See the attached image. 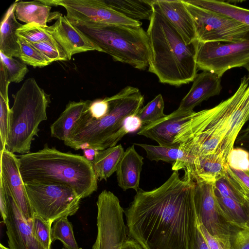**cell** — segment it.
Segmentation results:
<instances>
[{"label":"cell","mask_w":249,"mask_h":249,"mask_svg":"<svg viewBox=\"0 0 249 249\" xmlns=\"http://www.w3.org/2000/svg\"><path fill=\"white\" fill-rule=\"evenodd\" d=\"M107 98L110 105L107 114L94 119L84 112L64 142L66 146L75 150H102L115 146L127 134L123 127L124 120L138 114L143 107V96L137 88L128 86Z\"/></svg>","instance_id":"5b68a950"},{"label":"cell","mask_w":249,"mask_h":249,"mask_svg":"<svg viewBox=\"0 0 249 249\" xmlns=\"http://www.w3.org/2000/svg\"><path fill=\"white\" fill-rule=\"evenodd\" d=\"M164 107V101L162 95L160 94L143 107L137 116L140 119L144 126L165 117L166 115L163 112Z\"/></svg>","instance_id":"1f68e13d"},{"label":"cell","mask_w":249,"mask_h":249,"mask_svg":"<svg viewBox=\"0 0 249 249\" xmlns=\"http://www.w3.org/2000/svg\"><path fill=\"white\" fill-rule=\"evenodd\" d=\"M110 105L107 97L104 99H97L91 101L84 113L89 117L98 119L107 114Z\"/></svg>","instance_id":"f35d334b"},{"label":"cell","mask_w":249,"mask_h":249,"mask_svg":"<svg viewBox=\"0 0 249 249\" xmlns=\"http://www.w3.org/2000/svg\"><path fill=\"white\" fill-rule=\"evenodd\" d=\"M228 164L234 170L249 171V153L242 148L234 147L228 157Z\"/></svg>","instance_id":"8d00e7d4"},{"label":"cell","mask_w":249,"mask_h":249,"mask_svg":"<svg viewBox=\"0 0 249 249\" xmlns=\"http://www.w3.org/2000/svg\"><path fill=\"white\" fill-rule=\"evenodd\" d=\"M195 112L178 108L161 119L143 126L137 134L155 141L159 145L177 147L174 142L176 136Z\"/></svg>","instance_id":"e0dca14e"},{"label":"cell","mask_w":249,"mask_h":249,"mask_svg":"<svg viewBox=\"0 0 249 249\" xmlns=\"http://www.w3.org/2000/svg\"><path fill=\"white\" fill-rule=\"evenodd\" d=\"M44 27L65 51L68 60L73 55L80 53L92 51L102 52L66 16H61L53 24Z\"/></svg>","instance_id":"2e32d148"},{"label":"cell","mask_w":249,"mask_h":249,"mask_svg":"<svg viewBox=\"0 0 249 249\" xmlns=\"http://www.w3.org/2000/svg\"><path fill=\"white\" fill-rule=\"evenodd\" d=\"M124 151L121 144L97 151L92 164L99 180H107L116 172Z\"/></svg>","instance_id":"484cf974"},{"label":"cell","mask_w":249,"mask_h":249,"mask_svg":"<svg viewBox=\"0 0 249 249\" xmlns=\"http://www.w3.org/2000/svg\"><path fill=\"white\" fill-rule=\"evenodd\" d=\"M155 2L187 44L197 40L194 20L183 0H155Z\"/></svg>","instance_id":"d6986e66"},{"label":"cell","mask_w":249,"mask_h":249,"mask_svg":"<svg viewBox=\"0 0 249 249\" xmlns=\"http://www.w3.org/2000/svg\"><path fill=\"white\" fill-rule=\"evenodd\" d=\"M0 63L4 66L11 82L19 83L28 72L25 63L13 57L6 56L0 52Z\"/></svg>","instance_id":"e575fe53"},{"label":"cell","mask_w":249,"mask_h":249,"mask_svg":"<svg viewBox=\"0 0 249 249\" xmlns=\"http://www.w3.org/2000/svg\"><path fill=\"white\" fill-rule=\"evenodd\" d=\"M0 249H10L9 248H7V247L4 246L1 244H0Z\"/></svg>","instance_id":"f5cc1de1"},{"label":"cell","mask_w":249,"mask_h":249,"mask_svg":"<svg viewBox=\"0 0 249 249\" xmlns=\"http://www.w3.org/2000/svg\"><path fill=\"white\" fill-rule=\"evenodd\" d=\"M98 150L93 149H85L83 150L84 156L89 161L92 162L95 158V155Z\"/></svg>","instance_id":"f907efd6"},{"label":"cell","mask_w":249,"mask_h":249,"mask_svg":"<svg viewBox=\"0 0 249 249\" xmlns=\"http://www.w3.org/2000/svg\"><path fill=\"white\" fill-rule=\"evenodd\" d=\"M62 249H67V248H66L65 247L62 248Z\"/></svg>","instance_id":"db71d44e"},{"label":"cell","mask_w":249,"mask_h":249,"mask_svg":"<svg viewBox=\"0 0 249 249\" xmlns=\"http://www.w3.org/2000/svg\"><path fill=\"white\" fill-rule=\"evenodd\" d=\"M16 2L13 3L3 16L0 22V52L9 57L20 58V48L18 42L17 30L22 24L16 19Z\"/></svg>","instance_id":"603a6c76"},{"label":"cell","mask_w":249,"mask_h":249,"mask_svg":"<svg viewBox=\"0 0 249 249\" xmlns=\"http://www.w3.org/2000/svg\"><path fill=\"white\" fill-rule=\"evenodd\" d=\"M10 111L9 101L0 96V151L6 146L9 129Z\"/></svg>","instance_id":"74e56055"},{"label":"cell","mask_w":249,"mask_h":249,"mask_svg":"<svg viewBox=\"0 0 249 249\" xmlns=\"http://www.w3.org/2000/svg\"><path fill=\"white\" fill-rule=\"evenodd\" d=\"M122 249H143L141 245L133 239L128 238L124 242Z\"/></svg>","instance_id":"681fc988"},{"label":"cell","mask_w":249,"mask_h":249,"mask_svg":"<svg viewBox=\"0 0 249 249\" xmlns=\"http://www.w3.org/2000/svg\"><path fill=\"white\" fill-rule=\"evenodd\" d=\"M228 164L216 154L194 157L184 168L195 182L215 183L226 174Z\"/></svg>","instance_id":"ffe728a7"},{"label":"cell","mask_w":249,"mask_h":249,"mask_svg":"<svg viewBox=\"0 0 249 249\" xmlns=\"http://www.w3.org/2000/svg\"><path fill=\"white\" fill-rule=\"evenodd\" d=\"M16 34L30 43L55 41L44 26L34 22L23 24L17 30Z\"/></svg>","instance_id":"4dcf8cb0"},{"label":"cell","mask_w":249,"mask_h":249,"mask_svg":"<svg viewBox=\"0 0 249 249\" xmlns=\"http://www.w3.org/2000/svg\"><path fill=\"white\" fill-rule=\"evenodd\" d=\"M96 205L97 234L92 249H122L129 237L119 198L105 190L98 196Z\"/></svg>","instance_id":"30bf717a"},{"label":"cell","mask_w":249,"mask_h":249,"mask_svg":"<svg viewBox=\"0 0 249 249\" xmlns=\"http://www.w3.org/2000/svg\"><path fill=\"white\" fill-rule=\"evenodd\" d=\"M135 144L144 149L146 152L147 158L149 160L156 161L161 160L173 163L172 170L174 171L183 169L185 165L192 160V158L188 157L178 147L143 143Z\"/></svg>","instance_id":"d4e9b609"},{"label":"cell","mask_w":249,"mask_h":249,"mask_svg":"<svg viewBox=\"0 0 249 249\" xmlns=\"http://www.w3.org/2000/svg\"><path fill=\"white\" fill-rule=\"evenodd\" d=\"M24 181L51 182L71 187L83 199L98 188L92 162L84 156L61 152L47 144L37 151L17 156Z\"/></svg>","instance_id":"277c9868"},{"label":"cell","mask_w":249,"mask_h":249,"mask_svg":"<svg viewBox=\"0 0 249 249\" xmlns=\"http://www.w3.org/2000/svg\"><path fill=\"white\" fill-rule=\"evenodd\" d=\"M0 153V178L25 220L30 222L34 215L25 183L20 175L17 156L5 148Z\"/></svg>","instance_id":"5bb4252c"},{"label":"cell","mask_w":249,"mask_h":249,"mask_svg":"<svg viewBox=\"0 0 249 249\" xmlns=\"http://www.w3.org/2000/svg\"><path fill=\"white\" fill-rule=\"evenodd\" d=\"M15 2L16 17L26 24L34 22L46 26L47 23L57 19L62 16L59 12H51V6L45 4L42 0L16 1Z\"/></svg>","instance_id":"cb8c5ba5"},{"label":"cell","mask_w":249,"mask_h":249,"mask_svg":"<svg viewBox=\"0 0 249 249\" xmlns=\"http://www.w3.org/2000/svg\"><path fill=\"white\" fill-rule=\"evenodd\" d=\"M30 224L33 233L36 239L44 249H51V226L52 223L46 221L40 216L34 213Z\"/></svg>","instance_id":"836d02e7"},{"label":"cell","mask_w":249,"mask_h":249,"mask_svg":"<svg viewBox=\"0 0 249 249\" xmlns=\"http://www.w3.org/2000/svg\"><path fill=\"white\" fill-rule=\"evenodd\" d=\"M18 42L20 48L19 59L34 68H42L52 63L31 43L18 37Z\"/></svg>","instance_id":"d6a6232c"},{"label":"cell","mask_w":249,"mask_h":249,"mask_svg":"<svg viewBox=\"0 0 249 249\" xmlns=\"http://www.w3.org/2000/svg\"><path fill=\"white\" fill-rule=\"evenodd\" d=\"M193 249H210L206 239L200 229L198 220Z\"/></svg>","instance_id":"bcb514c9"},{"label":"cell","mask_w":249,"mask_h":249,"mask_svg":"<svg viewBox=\"0 0 249 249\" xmlns=\"http://www.w3.org/2000/svg\"><path fill=\"white\" fill-rule=\"evenodd\" d=\"M231 170L243 184L249 189V171H243L232 169Z\"/></svg>","instance_id":"c3c4849f"},{"label":"cell","mask_w":249,"mask_h":249,"mask_svg":"<svg viewBox=\"0 0 249 249\" xmlns=\"http://www.w3.org/2000/svg\"><path fill=\"white\" fill-rule=\"evenodd\" d=\"M249 121V77L244 76L234 93L215 107L195 112L174 140L188 157L216 154L228 164L237 137Z\"/></svg>","instance_id":"7a4b0ae2"},{"label":"cell","mask_w":249,"mask_h":249,"mask_svg":"<svg viewBox=\"0 0 249 249\" xmlns=\"http://www.w3.org/2000/svg\"><path fill=\"white\" fill-rule=\"evenodd\" d=\"M52 242L60 240L67 249H81L79 248L73 231V226L67 217L55 221L51 229Z\"/></svg>","instance_id":"f546056e"},{"label":"cell","mask_w":249,"mask_h":249,"mask_svg":"<svg viewBox=\"0 0 249 249\" xmlns=\"http://www.w3.org/2000/svg\"><path fill=\"white\" fill-rule=\"evenodd\" d=\"M153 14L147 30L152 55L148 71L160 83L180 86L194 81L197 40L187 44L153 0Z\"/></svg>","instance_id":"3957f363"},{"label":"cell","mask_w":249,"mask_h":249,"mask_svg":"<svg viewBox=\"0 0 249 249\" xmlns=\"http://www.w3.org/2000/svg\"><path fill=\"white\" fill-rule=\"evenodd\" d=\"M109 7L126 18L136 21L150 20L153 14V1L150 0H103Z\"/></svg>","instance_id":"4316f807"},{"label":"cell","mask_w":249,"mask_h":249,"mask_svg":"<svg viewBox=\"0 0 249 249\" xmlns=\"http://www.w3.org/2000/svg\"><path fill=\"white\" fill-rule=\"evenodd\" d=\"M196 61L198 69L221 77L229 70L249 62V39L234 43L197 41Z\"/></svg>","instance_id":"8fae6325"},{"label":"cell","mask_w":249,"mask_h":249,"mask_svg":"<svg viewBox=\"0 0 249 249\" xmlns=\"http://www.w3.org/2000/svg\"><path fill=\"white\" fill-rule=\"evenodd\" d=\"M183 0L194 20L198 42L234 43L249 39V26Z\"/></svg>","instance_id":"9c48e42d"},{"label":"cell","mask_w":249,"mask_h":249,"mask_svg":"<svg viewBox=\"0 0 249 249\" xmlns=\"http://www.w3.org/2000/svg\"><path fill=\"white\" fill-rule=\"evenodd\" d=\"M194 202L197 219L224 249H230L231 240L238 229L223 215L217 202L215 183L195 182Z\"/></svg>","instance_id":"7c38bea8"},{"label":"cell","mask_w":249,"mask_h":249,"mask_svg":"<svg viewBox=\"0 0 249 249\" xmlns=\"http://www.w3.org/2000/svg\"><path fill=\"white\" fill-rule=\"evenodd\" d=\"M115 61L140 70L149 66L152 53L147 32L141 27L71 22Z\"/></svg>","instance_id":"8992f818"},{"label":"cell","mask_w":249,"mask_h":249,"mask_svg":"<svg viewBox=\"0 0 249 249\" xmlns=\"http://www.w3.org/2000/svg\"><path fill=\"white\" fill-rule=\"evenodd\" d=\"M143 160L134 145L128 147L124 151L116 171L118 186L124 191L132 189L137 192L140 189Z\"/></svg>","instance_id":"44dd1931"},{"label":"cell","mask_w":249,"mask_h":249,"mask_svg":"<svg viewBox=\"0 0 249 249\" xmlns=\"http://www.w3.org/2000/svg\"><path fill=\"white\" fill-rule=\"evenodd\" d=\"M215 189L223 196L230 198L244 204V199L229 185L224 177L218 179L215 182Z\"/></svg>","instance_id":"ab89813d"},{"label":"cell","mask_w":249,"mask_h":249,"mask_svg":"<svg viewBox=\"0 0 249 249\" xmlns=\"http://www.w3.org/2000/svg\"><path fill=\"white\" fill-rule=\"evenodd\" d=\"M8 205L6 219V234L10 249H44L34 235L11 195L7 190Z\"/></svg>","instance_id":"9a60e30c"},{"label":"cell","mask_w":249,"mask_h":249,"mask_svg":"<svg viewBox=\"0 0 249 249\" xmlns=\"http://www.w3.org/2000/svg\"><path fill=\"white\" fill-rule=\"evenodd\" d=\"M142 126L141 120L137 115L127 116L123 124L124 129L127 134L140 130Z\"/></svg>","instance_id":"b9f144b4"},{"label":"cell","mask_w":249,"mask_h":249,"mask_svg":"<svg viewBox=\"0 0 249 249\" xmlns=\"http://www.w3.org/2000/svg\"><path fill=\"white\" fill-rule=\"evenodd\" d=\"M7 205L8 198L6 187L3 181L0 178V210L3 221L6 217Z\"/></svg>","instance_id":"ee69618b"},{"label":"cell","mask_w":249,"mask_h":249,"mask_svg":"<svg viewBox=\"0 0 249 249\" xmlns=\"http://www.w3.org/2000/svg\"><path fill=\"white\" fill-rule=\"evenodd\" d=\"M230 249H249V229L236 232L231 240Z\"/></svg>","instance_id":"60d3db41"},{"label":"cell","mask_w":249,"mask_h":249,"mask_svg":"<svg viewBox=\"0 0 249 249\" xmlns=\"http://www.w3.org/2000/svg\"><path fill=\"white\" fill-rule=\"evenodd\" d=\"M91 101L89 100L70 101L59 117L51 125V136L66 142Z\"/></svg>","instance_id":"7402d4cb"},{"label":"cell","mask_w":249,"mask_h":249,"mask_svg":"<svg viewBox=\"0 0 249 249\" xmlns=\"http://www.w3.org/2000/svg\"><path fill=\"white\" fill-rule=\"evenodd\" d=\"M191 4L219 13L249 26V9L216 0H184Z\"/></svg>","instance_id":"83f0119b"},{"label":"cell","mask_w":249,"mask_h":249,"mask_svg":"<svg viewBox=\"0 0 249 249\" xmlns=\"http://www.w3.org/2000/svg\"><path fill=\"white\" fill-rule=\"evenodd\" d=\"M31 44L51 63L55 61L68 60L65 51L56 40Z\"/></svg>","instance_id":"d590c367"},{"label":"cell","mask_w":249,"mask_h":249,"mask_svg":"<svg viewBox=\"0 0 249 249\" xmlns=\"http://www.w3.org/2000/svg\"><path fill=\"white\" fill-rule=\"evenodd\" d=\"M12 96L14 103L10 111L5 148L14 154H27L34 137L38 136L39 125L47 120L50 95L31 77Z\"/></svg>","instance_id":"52a82bcc"},{"label":"cell","mask_w":249,"mask_h":249,"mask_svg":"<svg viewBox=\"0 0 249 249\" xmlns=\"http://www.w3.org/2000/svg\"><path fill=\"white\" fill-rule=\"evenodd\" d=\"M221 78L209 71L197 74L189 91L181 101L178 109L193 111L194 108L211 97L218 95L222 89Z\"/></svg>","instance_id":"ac0fdd59"},{"label":"cell","mask_w":249,"mask_h":249,"mask_svg":"<svg viewBox=\"0 0 249 249\" xmlns=\"http://www.w3.org/2000/svg\"><path fill=\"white\" fill-rule=\"evenodd\" d=\"M216 198L220 209L228 222L239 229H247L248 217L243 204L224 197L215 191Z\"/></svg>","instance_id":"f1b7e54d"},{"label":"cell","mask_w":249,"mask_h":249,"mask_svg":"<svg viewBox=\"0 0 249 249\" xmlns=\"http://www.w3.org/2000/svg\"><path fill=\"white\" fill-rule=\"evenodd\" d=\"M50 6H61L66 10L70 21L120 24L141 27L142 22L125 17L106 5L103 0H42Z\"/></svg>","instance_id":"4fadbf2b"},{"label":"cell","mask_w":249,"mask_h":249,"mask_svg":"<svg viewBox=\"0 0 249 249\" xmlns=\"http://www.w3.org/2000/svg\"><path fill=\"white\" fill-rule=\"evenodd\" d=\"M200 229L204 235L210 249H224L219 241L211 235L205 227L199 223Z\"/></svg>","instance_id":"7dc6e473"},{"label":"cell","mask_w":249,"mask_h":249,"mask_svg":"<svg viewBox=\"0 0 249 249\" xmlns=\"http://www.w3.org/2000/svg\"><path fill=\"white\" fill-rule=\"evenodd\" d=\"M0 96L9 101L8 89L10 82L6 71L1 63H0Z\"/></svg>","instance_id":"7bdbcfd3"},{"label":"cell","mask_w":249,"mask_h":249,"mask_svg":"<svg viewBox=\"0 0 249 249\" xmlns=\"http://www.w3.org/2000/svg\"><path fill=\"white\" fill-rule=\"evenodd\" d=\"M244 68H245L248 71V72H249V62L246 64L244 67Z\"/></svg>","instance_id":"816d5d0a"},{"label":"cell","mask_w":249,"mask_h":249,"mask_svg":"<svg viewBox=\"0 0 249 249\" xmlns=\"http://www.w3.org/2000/svg\"><path fill=\"white\" fill-rule=\"evenodd\" d=\"M34 213L46 221L57 220L75 214L81 199L69 186L51 182H24Z\"/></svg>","instance_id":"ba28073f"},{"label":"cell","mask_w":249,"mask_h":249,"mask_svg":"<svg viewBox=\"0 0 249 249\" xmlns=\"http://www.w3.org/2000/svg\"><path fill=\"white\" fill-rule=\"evenodd\" d=\"M238 147L242 148L249 153V124L239 133L235 142Z\"/></svg>","instance_id":"f6af8a7d"},{"label":"cell","mask_w":249,"mask_h":249,"mask_svg":"<svg viewBox=\"0 0 249 249\" xmlns=\"http://www.w3.org/2000/svg\"><path fill=\"white\" fill-rule=\"evenodd\" d=\"M196 182L174 171L160 187L139 189L124 210L128 236L143 249H193L197 226Z\"/></svg>","instance_id":"6da1fadb"}]
</instances>
